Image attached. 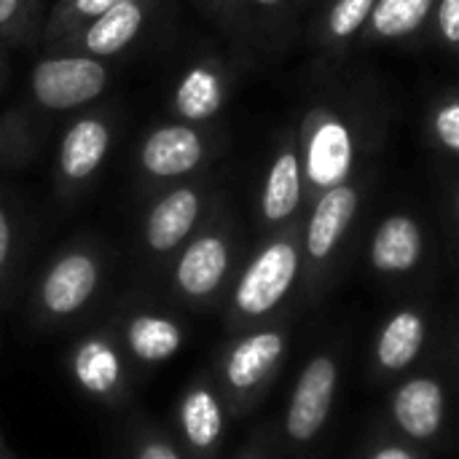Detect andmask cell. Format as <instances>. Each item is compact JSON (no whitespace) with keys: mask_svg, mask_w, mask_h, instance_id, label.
<instances>
[{"mask_svg":"<svg viewBox=\"0 0 459 459\" xmlns=\"http://www.w3.org/2000/svg\"><path fill=\"white\" fill-rule=\"evenodd\" d=\"M301 221H293L266 234L250 258L239 264L221 304L229 333L280 320L301 285Z\"/></svg>","mask_w":459,"mask_h":459,"instance_id":"1","label":"cell"},{"mask_svg":"<svg viewBox=\"0 0 459 459\" xmlns=\"http://www.w3.org/2000/svg\"><path fill=\"white\" fill-rule=\"evenodd\" d=\"M108 277L110 258L97 239H73L62 245L30 288V325L38 331H62L81 323L100 304Z\"/></svg>","mask_w":459,"mask_h":459,"instance_id":"2","label":"cell"},{"mask_svg":"<svg viewBox=\"0 0 459 459\" xmlns=\"http://www.w3.org/2000/svg\"><path fill=\"white\" fill-rule=\"evenodd\" d=\"M239 264V229L223 207H215L161 269L164 290L183 309H221Z\"/></svg>","mask_w":459,"mask_h":459,"instance_id":"3","label":"cell"},{"mask_svg":"<svg viewBox=\"0 0 459 459\" xmlns=\"http://www.w3.org/2000/svg\"><path fill=\"white\" fill-rule=\"evenodd\" d=\"M290 352L288 320L234 331L210 363L231 420L250 417L274 387Z\"/></svg>","mask_w":459,"mask_h":459,"instance_id":"4","label":"cell"},{"mask_svg":"<svg viewBox=\"0 0 459 459\" xmlns=\"http://www.w3.org/2000/svg\"><path fill=\"white\" fill-rule=\"evenodd\" d=\"M110 81L113 67L108 59L73 51H46L32 65L19 97L56 126V118L91 108L110 89Z\"/></svg>","mask_w":459,"mask_h":459,"instance_id":"5","label":"cell"},{"mask_svg":"<svg viewBox=\"0 0 459 459\" xmlns=\"http://www.w3.org/2000/svg\"><path fill=\"white\" fill-rule=\"evenodd\" d=\"M65 374L86 401L102 409H126L143 382L124 352L110 317L73 339L65 355Z\"/></svg>","mask_w":459,"mask_h":459,"instance_id":"6","label":"cell"},{"mask_svg":"<svg viewBox=\"0 0 459 459\" xmlns=\"http://www.w3.org/2000/svg\"><path fill=\"white\" fill-rule=\"evenodd\" d=\"M212 186L202 178H191L148 196L140 221V255L143 261L161 272L167 261L204 226L215 210Z\"/></svg>","mask_w":459,"mask_h":459,"instance_id":"7","label":"cell"},{"mask_svg":"<svg viewBox=\"0 0 459 459\" xmlns=\"http://www.w3.org/2000/svg\"><path fill=\"white\" fill-rule=\"evenodd\" d=\"M215 156V132L180 118L151 126L137 145V186L145 196L159 188L199 178Z\"/></svg>","mask_w":459,"mask_h":459,"instance_id":"8","label":"cell"},{"mask_svg":"<svg viewBox=\"0 0 459 459\" xmlns=\"http://www.w3.org/2000/svg\"><path fill=\"white\" fill-rule=\"evenodd\" d=\"M118 134V113L108 105L75 113L54 151V191L59 202H78L110 159Z\"/></svg>","mask_w":459,"mask_h":459,"instance_id":"9","label":"cell"},{"mask_svg":"<svg viewBox=\"0 0 459 459\" xmlns=\"http://www.w3.org/2000/svg\"><path fill=\"white\" fill-rule=\"evenodd\" d=\"M339 387H342V352L336 347H325L301 366L290 387L288 403L277 425L282 449L304 452L320 441L336 409Z\"/></svg>","mask_w":459,"mask_h":459,"instance_id":"10","label":"cell"},{"mask_svg":"<svg viewBox=\"0 0 459 459\" xmlns=\"http://www.w3.org/2000/svg\"><path fill=\"white\" fill-rule=\"evenodd\" d=\"M363 191L358 183L347 180L312 199L307 218L301 221V290L315 299L328 285L339 250L360 212Z\"/></svg>","mask_w":459,"mask_h":459,"instance_id":"11","label":"cell"},{"mask_svg":"<svg viewBox=\"0 0 459 459\" xmlns=\"http://www.w3.org/2000/svg\"><path fill=\"white\" fill-rule=\"evenodd\" d=\"M110 323L143 379L172 360L186 344V323L180 315L145 299H126L110 315Z\"/></svg>","mask_w":459,"mask_h":459,"instance_id":"12","label":"cell"},{"mask_svg":"<svg viewBox=\"0 0 459 459\" xmlns=\"http://www.w3.org/2000/svg\"><path fill=\"white\" fill-rule=\"evenodd\" d=\"M229 422V406L210 368L194 374L175 401L169 428L186 459L221 457Z\"/></svg>","mask_w":459,"mask_h":459,"instance_id":"13","label":"cell"},{"mask_svg":"<svg viewBox=\"0 0 459 459\" xmlns=\"http://www.w3.org/2000/svg\"><path fill=\"white\" fill-rule=\"evenodd\" d=\"M307 196L342 186L355 172V134L352 126L333 110H312L299 134Z\"/></svg>","mask_w":459,"mask_h":459,"instance_id":"14","label":"cell"},{"mask_svg":"<svg viewBox=\"0 0 459 459\" xmlns=\"http://www.w3.org/2000/svg\"><path fill=\"white\" fill-rule=\"evenodd\" d=\"M387 420L398 438L428 446L449 422V390L436 374H406L387 398Z\"/></svg>","mask_w":459,"mask_h":459,"instance_id":"15","label":"cell"},{"mask_svg":"<svg viewBox=\"0 0 459 459\" xmlns=\"http://www.w3.org/2000/svg\"><path fill=\"white\" fill-rule=\"evenodd\" d=\"M156 5L159 0H124L46 51H73L110 62L145 35V30L153 22Z\"/></svg>","mask_w":459,"mask_h":459,"instance_id":"16","label":"cell"},{"mask_svg":"<svg viewBox=\"0 0 459 459\" xmlns=\"http://www.w3.org/2000/svg\"><path fill=\"white\" fill-rule=\"evenodd\" d=\"M430 339V317L422 307L393 309L371 342L368 371L377 382L403 379L422 358Z\"/></svg>","mask_w":459,"mask_h":459,"instance_id":"17","label":"cell"},{"mask_svg":"<svg viewBox=\"0 0 459 459\" xmlns=\"http://www.w3.org/2000/svg\"><path fill=\"white\" fill-rule=\"evenodd\" d=\"M307 199L304 186V164H301V148L299 137H285L277 148V153L269 161V169L261 183L258 194V221L266 234L301 221L299 212Z\"/></svg>","mask_w":459,"mask_h":459,"instance_id":"18","label":"cell"},{"mask_svg":"<svg viewBox=\"0 0 459 459\" xmlns=\"http://www.w3.org/2000/svg\"><path fill=\"white\" fill-rule=\"evenodd\" d=\"M428 253L425 226L409 212H393L374 229L368 239V266L379 277L414 274Z\"/></svg>","mask_w":459,"mask_h":459,"instance_id":"19","label":"cell"},{"mask_svg":"<svg viewBox=\"0 0 459 459\" xmlns=\"http://www.w3.org/2000/svg\"><path fill=\"white\" fill-rule=\"evenodd\" d=\"M54 124L35 113L22 97L0 113V169L13 172L32 164Z\"/></svg>","mask_w":459,"mask_h":459,"instance_id":"20","label":"cell"},{"mask_svg":"<svg viewBox=\"0 0 459 459\" xmlns=\"http://www.w3.org/2000/svg\"><path fill=\"white\" fill-rule=\"evenodd\" d=\"M226 102V75L218 62H199L188 67L172 89L175 118L191 124H210Z\"/></svg>","mask_w":459,"mask_h":459,"instance_id":"21","label":"cell"},{"mask_svg":"<svg viewBox=\"0 0 459 459\" xmlns=\"http://www.w3.org/2000/svg\"><path fill=\"white\" fill-rule=\"evenodd\" d=\"M438 0H377L368 24L363 27V38L368 43L403 40L420 32L433 16Z\"/></svg>","mask_w":459,"mask_h":459,"instance_id":"22","label":"cell"},{"mask_svg":"<svg viewBox=\"0 0 459 459\" xmlns=\"http://www.w3.org/2000/svg\"><path fill=\"white\" fill-rule=\"evenodd\" d=\"M22 261H24V223L8 194L0 188V309H5L13 301Z\"/></svg>","mask_w":459,"mask_h":459,"instance_id":"23","label":"cell"},{"mask_svg":"<svg viewBox=\"0 0 459 459\" xmlns=\"http://www.w3.org/2000/svg\"><path fill=\"white\" fill-rule=\"evenodd\" d=\"M118 459H186L169 428L137 414L121 433Z\"/></svg>","mask_w":459,"mask_h":459,"instance_id":"24","label":"cell"},{"mask_svg":"<svg viewBox=\"0 0 459 459\" xmlns=\"http://www.w3.org/2000/svg\"><path fill=\"white\" fill-rule=\"evenodd\" d=\"M118 3H124V0H56L43 19V32H40L43 48L56 46L62 38H67L78 27L94 22L97 16H102L105 11H110Z\"/></svg>","mask_w":459,"mask_h":459,"instance_id":"25","label":"cell"},{"mask_svg":"<svg viewBox=\"0 0 459 459\" xmlns=\"http://www.w3.org/2000/svg\"><path fill=\"white\" fill-rule=\"evenodd\" d=\"M40 0H0V46H30L43 32Z\"/></svg>","mask_w":459,"mask_h":459,"instance_id":"26","label":"cell"},{"mask_svg":"<svg viewBox=\"0 0 459 459\" xmlns=\"http://www.w3.org/2000/svg\"><path fill=\"white\" fill-rule=\"evenodd\" d=\"M377 0H333L320 24V40L325 46H344L363 32Z\"/></svg>","mask_w":459,"mask_h":459,"instance_id":"27","label":"cell"},{"mask_svg":"<svg viewBox=\"0 0 459 459\" xmlns=\"http://www.w3.org/2000/svg\"><path fill=\"white\" fill-rule=\"evenodd\" d=\"M285 8L288 0H226L221 22L237 30H247V27L272 30L282 19Z\"/></svg>","mask_w":459,"mask_h":459,"instance_id":"28","label":"cell"},{"mask_svg":"<svg viewBox=\"0 0 459 459\" xmlns=\"http://www.w3.org/2000/svg\"><path fill=\"white\" fill-rule=\"evenodd\" d=\"M430 126H433V134H436L438 145L446 148L449 153L459 156V94L444 97L433 108Z\"/></svg>","mask_w":459,"mask_h":459,"instance_id":"29","label":"cell"},{"mask_svg":"<svg viewBox=\"0 0 459 459\" xmlns=\"http://www.w3.org/2000/svg\"><path fill=\"white\" fill-rule=\"evenodd\" d=\"M282 444H280V433L274 425H264L258 428L250 441L234 455V459H280Z\"/></svg>","mask_w":459,"mask_h":459,"instance_id":"30","label":"cell"},{"mask_svg":"<svg viewBox=\"0 0 459 459\" xmlns=\"http://www.w3.org/2000/svg\"><path fill=\"white\" fill-rule=\"evenodd\" d=\"M360 459H428V455L398 436H382L366 446Z\"/></svg>","mask_w":459,"mask_h":459,"instance_id":"31","label":"cell"},{"mask_svg":"<svg viewBox=\"0 0 459 459\" xmlns=\"http://www.w3.org/2000/svg\"><path fill=\"white\" fill-rule=\"evenodd\" d=\"M433 19H436V32L444 40V46L459 51V0H438Z\"/></svg>","mask_w":459,"mask_h":459,"instance_id":"32","label":"cell"},{"mask_svg":"<svg viewBox=\"0 0 459 459\" xmlns=\"http://www.w3.org/2000/svg\"><path fill=\"white\" fill-rule=\"evenodd\" d=\"M207 16H212V19H221V13H223V8H226V0H194Z\"/></svg>","mask_w":459,"mask_h":459,"instance_id":"33","label":"cell"},{"mask_svg":"<svg viewBox=\"0 0 459 459\" xmlns=\"http://www.w3.org/2000/svg\"><path fill=\"white\" fill-rule=\"evenodd\" d=\"M5 83H8V62H5V56H3V51H0V91H3Z\"/></svg>","mask_w":459,"mask_h":459,"instance_id":"34","label":"cell"},{"mask_svg":"<svg viewBox=\"0 0 459 459\" xmlns=\"http://www.w3.org/2000/svg\"><path fill=\"white\" fill-rule=\"evenodd\" d=\"M0 459H19L11 449H8V444H5V438H3V433H0Z\"/></svg>","mask_w":459,"mask_h":459,"instance_id":"35","label":"cell"},{"mask_svg":"<svg viewBox=\"0 0 459 459\" xmlns=\"http://www.w3.org/2000/svg\"><path fill=\"white\" fill-rule=\"evenodd\" d=\"M457 218H459V191H457Z\"/></svg>","mask_w":459,"mask_h":459,"instance_id":"36","label":"cell"}]
</instances>
